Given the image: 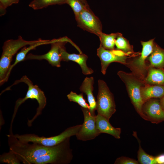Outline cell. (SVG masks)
<instances>
[{"label":"cell","mask_w":164,"mask_h":164,"mask_svg":"<svg viewBox=\"0 0 164 164\" xmlns=\"http://www.w3.org/2000/svg\"><path fill=\"white\" fill-rule=\"evenodd\" d=\"M67 42L71 43L76 48L77 46L67 37H64L58 39H54L51 44L50 50L46 53L42 55H34L32 53L28 54L25 60H45L47 61L51 66L57 67L61 66L60 62L62 61L60 50L61 46Z\"/></svg>","instance_id":"obj_8"},{"label":"cell","mask_w":164,"mask_h":164,"mask_svg":"<svg viewBox=\"0 0 164 164\" xmlns=\"http://www.w3.org/2000/svg\"><path fill=\"white\" fill-rule=\"evenodd\" d=\"M155 160L157 164H164V154L155 156Z\"/></svg>","instance_id":"obj_29"},{"label":"cell","mask_w":164,"mask_h":164,"mask_svg":"<svg viewBox=\"0 0 164 164\" xmlns=\"http://www.w3.org/2000/svg\"><path fill=\"white\" fill-rule=\"evenodd\" d=\"M77 26L84 30L98 36L102 32V25L99 19L89 8L86 7L75 18Z\"/></svg>","instance_id":"obj_9"},{"label":"cell","mask_w":164,"mask_h":164,"mask_svg":"<svg viewBox=\"0 0 164 164\" xmlns=\"http://www.w3.org/2000/svg\"><path fill=\"white\" fill-rule=\"evenodd\" d=\"M117 74L125 84L131 102L136 111L143 119L148 121L142 111L145 102L142 97L141 90L145 84L144 81L132 73L119 71Z\"/></svg>","instance_id":"obj_4"},{"label":"cell","mask_w":164,"mask_h":164,"mask_svg":"<svg viewBox=\"0 0 164 164\" xmlns=\"http://www.w3.org/2000/svg\"><path fill=\"white\" fill-rule=\"evenodd\" d=\"M154 39L148 41H141L142 46V52L137 57L128 61L125 65L129 68L132 73L144 81L148 73L149 67L146 60L152 53L154 44Z\"/></svg>","instance_id":"obj_7"},{"label":"cell","mask_w":164,"mask_h":164,"mask_svg":"<svg viewBox=\"0 0 164 164\" xmlns=\"http://www.w3.org/2000/svg\"><path fill=\"white\" fill-rule=\"evenodd\" d=\"M118 32L108 34L102 32L99 36L101 46L105 49H114L115 42Z\"/></svg>","instance_id":"obj_22"},{"label":"cell","mask_w":164,"mask_h":164,"mask_svg":"<svg viewBox=\"0 0 164 164\" xmlns=\"http://www.w3.org/2000/svg\"><path fill=\"white\" fill-rule=\"evenodd\" d=\"M94 83V78L93 77H87L83 82L80 87V90L87 96L90 107L89 110L90 113L92 114L95 115V111L96 110L97 102L93 92Z\"/></svg>","instance_id":"obj_14"},{"label":"cell","mask_w":164,"mask_h":164,"mask_svg":"<svg viewBox=\"0 0 164 164\" xmlns=\"http://www.w3.org/2000/svg\"><path fill=\"white\" fill-rule=\"evenodd\" d=\"M138 161L135 159L125 156H121L117 158L115 164H138Z\"/></svg>","instance_id":"obj_28"},{"label":"cell","mask_w":164,"mask_h":164,"mask_svg":"<svg viewBox=\"0 0 164 164\" xmlns=\"http://www.w3.org/2000/svg\"><path fill=\"white\" fill-rule=\"evenodd\" d=\"M53 40L54 39L49 40H43L39 39L38 42L29 45L28 47H25V46L23 47L21 51L17 54L14 63L11 65L9 71V74H10L12 68L17 63L20 62L25 60L27 53L30 51L35 49L37 47L40 45L51 44L53 42Z\"/></svg>","instance_id":"obj_19"},{"label":"cell","mask_w":164,"mask_h":164,"mask_svg":"<svg viewBox=\"0 0 164 164\" xmlns=\"http://www.w3.org/2000/svg\"><path fill=\"white\" fill-rule=\"evenodd\" d=\"M141 94L145 103L150 99L160 98L164 95V85L145 84L142 88Z\"/></svg>","instance_id":"obj_16"},{"label":"cell","mask_w":164,"mask_h":164,"mask_svg":"<svg viewBox=\"0 0 164 164\" xmlns=\"http://www.w3.org/2000/svg\"><path fill=\"white\" fill-rule=\"evenodd\" d=\"M19 0H0V15H4L6 12V9L13 4H17Z\"/></svg>","instance_id":"obj_27"},{"label":"cell","mask_w":164,"mask_h":164,"mask_svg":"<svg viewBox=\"0 0 164 164\" xmlns=\"http://www.w3.org/2000/svg\"><path fill=\"white\" fill-rule=\"evenodd\" d=\"M67 97L70 101H73L77 103L81 107L88 109H89V105L84 98L83 93L77 94L71 91L67 95Z\"/></svg>","instance_id":"obj_24"},{"label":"cell","mask_w":164,"mask_h":164,"mask_svg":"<svg viewBox=\"0 0 164 164\" xmlns=\"http://www.w3.org/2000/svg\"><path fill=\"white\" fill-rule=\"evenodd\" d=\"M66 4V0H33L29 6L34 10H38L54 5Z\"/></svg>","instance_id":"obj_23"},{"label":"cell","mask_w":164,"mask_h":164,"mask_svg":"<svg viewBox=\"0 0 164 164\" xmlns=\"http://www.w3.org/2000/svg\"><path fill=\"white\" fill-rule=\"evenodd\" d=\"M147 60L149 62L150 67L162 69L164 67V49L154 42L152 51Z\"/></svg>","instance_id":"obj_17"},{"label":"cell","mask_w":164,"mask_h":164,"mask_svg":"<svg viewBox=\"0 0 164 164\" xmlns=\"http://www.w3.org/2000/svg\"><path fill=\"white\" fill-rule=\"evenodd\" d=\"M21 82H23L26 84L28 86V89L26 96L24 98L18 99L15 102L14 112L11 121L10 128V130H12V123L19 107L26 100L29 99H35L38 104V107L37 108L36 114L31 119L28 120L27 124L29 127H31L33 121L38 116L41 114L43 109L46 104V98L44 92L38 85H34L32 82L26 75L22 77L20 79L16 80L10 87H7L3 91L1 94L6 91L10 90L11 87L13 85Z\"/></svg>","instance_id":"obj_2"},{"label":"cell","mask_w":164,"mask_h":164,"mask_svg":"<svg viewBox=\"0 0 164 164\" xmlns=\"http://www.w3.org/2000/svg\"><path fill=\"white\" fill-rule=\"evenodd\" d=\"M0 163L8 164H20L21 162L15 154L9 150L7 152L4 153L0 156Z\"/></svg>","instance_id":"obj_25"},{"label":"cell","mask_w":164,"mask_h":164,"mask_svg":"<svg viewBox=\"0 0 164 164\" xmlns=\"http://www.w3.org/2000/svg\"><path fill=\"white\" fill-rule=\"evenodd\" d=\"M65 45L61 46L60 50L62 61L66 62L72 61L77 63L80 66L82 72L84 75H89L93 73V70L87 67V64L88 58L87 55L83 53L80 54L68 53L66 50Z\"/></svg>","instance_id":"obj_13"},{"label":"cell","mask_w":164,"mask_h":164,"mask_svg":"<svg viewBox=\"0 0 164 164\" xmlns=\"http://www.w3.org/2000/svg\"><path fill=\"white\" fill-rule=\"evenodd\" d=\"M97 55L100 60L101 70L104 75L106 73L107 69L111 63L116 62L126 65L127 63L128 59L131 56H134L116 49L113 50L106 49L101 44L97 50Z\"/></svg>","instance_id":"obj_10"},{"label":"cell","mask_w":164,"mask_h":164,"mask_svg":"<svg viewBox=\"0 0 164 164\" xmlns=\"http://www.w3.org/2000/svg\"><path fill=\"white\" fill-rule=\"evenodd\" d=\"M9 150L24 164H67L73 159L70 138L53 146L22 142L12 132L7 135Z\"/></svg>","instance_id":"obj_1"},{"label":"cell","mask_w":164,"mask_h":164,"mask_svg":"<svg viewBox=\"0 0 164 164\" xmlns=\"http://www.w3.org/2000/svg\"><path fill=\"white\" fill-rule=\"evenodd\" d=\"M160 102L162 108L164 109V95L160 98Z\"/></svg>","instance_id":"obj_30"},{"label":"cell","mask_w":164,"mask_h":164,"mask_svg":"<svg viewBox=\"0 0 164 164\" xmlns=\"http://www.w3.org/2000/svg\"><path fill=\"white\" fill-rule=\"evenodd\" d=\"M133 135L136 138L139 144L137 153L139 163L141 164H157L155 160V156L147 153L142 148L141 145V141L137 136L136 132H133Z\"/></svg>","instance_id":"obj_21"},{"label":"cell","mask_w":164,"mask_h":164,"mask_svg":"<svg viewBox=\"0 0 164 164\" xmlns=\"http://www.w3.org/2000/svg\"><path fill=\"white\" fill-rule=\"evenodd\" d=\"M37 40L26 41L19 36L16 39L6 41L2 46V52L0 59V84L6 82L9 75V71L13 56L21 48L38 42Z\"/></svg>","instance_id":"obj_3"},{"label":"cell","mask_w":164,"mask_h":164,"mask_svg":"<svg viewBox=\"0 0 164 164\" xmlns=\"http://www.w3.org/2000/svg\"><path fill=\"white\" fill-rule=\"evenodd\" d=\"M142 111L148 121L153 123L158 124L164 121V109L160 101L152 98L148 100L143 105Z\"/></svg>","instance_id":"obj_12"},{"label":"cell","mask_w":164,"mask_h":164,"mask_svg":"<svg viewBox=\"0 0 164 164\" xmlns=\"http://www.w3.org/2000/svg\"><path fill=\"white\" fill-rule=\"evenodd\" d=\"M84 116V121L76 135L78 140L87 141L94 139L100 133L96 124V115L92 114L89 109L81 108Z\"/></svg>","instance_id":"obj_11"},{"label":"cell","mask_w":164,"mask_h":164,"mask_svg":"<svg viewBox=\"0 0 164 164\" xmlns=\"http://www.w3.org/2000/svg\"><path fill=\"white\" fill-rule=\"evenodd\" d=\"M96 124L97 128L100 134H107L117 139L120 138L121 128L113 127L109 121L104 117L98 114L96 115Z\"/></svg>","instance_id":"obj_15"},{"label":"cell","mask_w":164,"mask_h":164,"mask_svg":"<svg viewBox=\"0 0 164 164\" xmlns=\"http://www.w3.org/2000/svg\"><path fill=\"white\" fill-rule=\"evenodd\" d=\"M98 83V92L96 102L97 114L109 121L116 111L114 96L105 81L100 79Z\"/></svg>","instance_id":"obj_6"},{"label":"cell","mask_w":164,"mask_h":164,"mask_svg":"<svg viewBox=\"0 0 164 164\" xmlns=\"http://www.w3.org/2000/svg\"><path fill=\"white\" fill-rule=\"evenodd\" d=\"M115 46L116 49L121 50L130 56H136L140 53H135L134 51L133 46L131 45L128 41L124 38L121 33L119 32L116 39Z\"/></svg>","instance_id":"obj_20"},{"label":"cell","mask_w":164,"mask_h":164,"mask_svg":"<svg viewBox=\"0 0 164 164\" xmlns=\"http://www.w3.org/2000/svg\"><path fill=\"white\" fill-rule=\"evenodd\" d=\"M66 4H68L72 9L76 18L82 11L87 6L84 4L80 0H66Z\"/></svg>","instance_id":"obj_26"},{"label":"cell","mask_w":164,"mask_h":164,"mask_svg":"<svg viewBox=\"0 0 164 164\" xmlns=\"http://www.w3.org/2000/svg\"><path fill=\"white\" fill-rule=\"evenodd\" d=\"M78 125L69 127L60 134L52 137L39 136L33 134L19 135H14L20 141L23 142H32L47 146H53L58 145L71 136L76 135L81 127Z\"/></svg>","instance_id":"obj_5"},{"label":"cell","mask_w":164,"mask_h":164,"mask_svg":"<svg viewBox=\"0 0 164 164\" xmlns=\"http://www.w3.org/2000/svg\"><path fill=\"white\" fill-rule=\"evenodd\" d=\"M85 5L89 6L87 1L86 0H80Z\"/></svg>","instance_id":"obj_31"},{"label":"cell","mask_w":164,"mask_h":164,"mask_svg":"<svg viewBox=\"0 0 164 164\" xmlns=\"http://www.w3.org/2000/svg\"><path fill=\"white\" fill-rule=\"evenodd\" d=\"M144 81L149 85H164V70L162 69L149 67Z\"/></svg>","instance_id":"obj_18"}]
</instances>
